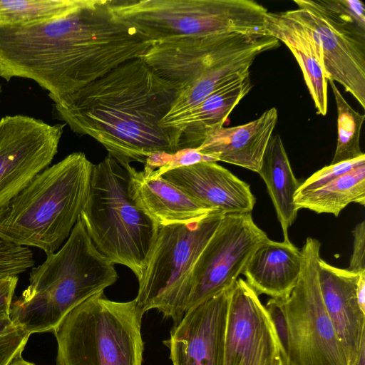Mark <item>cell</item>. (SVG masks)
<instances>
[{
    "mask_svg": "<svg viewBox=\"0 0 365 365\" xmlns=\"http://www.w3.org/2000/svg\"><path fill=\"white\" fill-rule=\"evenodd\" d=\"M143 50L140 34L108 0H83L52 19L0 26V76L31 79L56 103Z\"/></svg>",
    "mask_w": 365,
    "mask_h": 365,
    "instance_id": "1",
    "label": "cell"
},
{
    "mask_svg": "<svg viewBox=\"0 0 365 365\" xmlns=\"http://www.w3.org/2000/svg\"><path fill=\"white\" fill-rule=\"evenodd\" d=\"M177 90L142 58L126 61L54 103L57 118L124 168L179 153L180 132L160 125Z\"/></svg>",
    "mask_w": 365,
    "mask_h": 365,
    "instance_id": "2",
    "label": "cell"
},
{
    "mask_svg": "<svg viewBox=\"0 0 365 365\" xmlns=\"http://www.w3.org/2000/svg\"><path fill=\"white\" fill-rule=\"evenodd\" d=\"M118 278L114 264L96 249L79 217L62 247L31 269L10 318L30 334L53 332L72 309Z\"/></svg>",
    "mask_w": 365,
    "mask_h": 365,
    "instance_id": "3",
    "label": "cell"
},
{
    "mask_svg": "<svg viewBox=\"0 0 365 365\" xmlns=\"http://www.w3.org/2000/svg\"><path fill=\"white\" fill-rule=\"evenodd\" d=\"M93 165L74 152L41 172L0 210V236L46 255L56 252L85 206Z\"/></svg>",
    "mask_w": 365,
    "mask_h": 365,
    "instance_id": "4",
    "label": "cell"
},
{
    "mask_svg": "<svg viewBox=\"0 0 365 365\" xmlns=\"http://www.w3.org/2000/svg\"><path fill=\"white\" fill-rule=\"evenodd\" d=\"M80 218L104 257L129 268L138 280L143 277L158 227L131 200L128 173L109 155L93 165Z\"/></svg>",
    "mask_w": 365,
    "mask_h": 365,
    "instance_id": "5",
    "label": "cell"
},
{
    "mask_svg": "<svg viewBox=\"0 0 365 365\" xmlns=\"http://www.w3.org/2000/svg\"><path fill=\"white\" fill-rule=\"evenodd\" d=\"M143 314L135 299L115 302L103 292L93 295L53 331L56 365H142Z\"/></svg>",
    "mask_w": 365,
    "mask_h": 365,
    "instance_id": "6",
    "label": "cell"
},
{
    "mask_svg": "<svg viewBox=\"0 0 365 365\" xmlns=\"http://www.w3.org/2000/svg\"><path fill=\"white\" fill-rule=\"evenodd\" d=\"M113 12L157 43L222 34L267 36V10L252 0H108ZM268 36V35H267Z\"/></svg>",
    "mask_w": 365,
    "mask_h": 365,
    "instance_id": "7",
    "label": "cell"
},
{
    "mask_svg": "<svg viewBox=\"0 0 365 365\" xmlns=\"http://www.w3.org/2000/svg\"><path fill=\"white\" fill-rule=\"evenodd\" d=\"M225 214L215 212L190 224L158 227L135 298L143 314L157 309L178 323L185 313L194 266Z\"/></svg>",
    "mask_w": 365,
    "mask_h": 365,
    "instance_id": "8",
    "label": "cell"
},
{
    "mask_svg": "<svg viewBox=\"0 0 365 365\" xmlns=\"http://www.w3.org/2000/svg\"><path fill=\"white\" fill-rule=\"evenodd\" d=\"M321 244L308 237L299 278L282 299L288 328L286 365H349L323 302L319 282Z\"/></svg>",
    "mask_w": 365,
    "mask_h": 365,
    "instance_id": "9",
    "label": "cell"
},
{
    "mask_svg": "<svg viewBox=\"0 0 365 365\" xmlns=\"http://www.w3.org/2000/svg\"><path fill=\"white\" fill-rule=\"evenodd\" d=\"M268 240L251 213L225 215L194 266L185 312L232 288L252 254Z\"/></svg>",
    "mask_w": 365,
    "mask_h": 365,
    "instance_id": "10",
    "label": "cell"
},
{
    "mask_svg": "<svg viewBox=\"0 0 365 365\" xmlns=\"http://www.w3.org/2000/svg\"><path fill=\"white\" fill-rule=\"evenodd\" d=\"M287 12L311 29L322 48L328 81L341 84L365 108V28L322 0H294Z\"/></svg>",
    "mask_w": 365,
    "mask_h": 365,
    "instance_id": "11",
    "label": "cell"
},
{
    "mask_svg": "<svg viewBox=\"0 0 365 365\" xmlns=\"http://www.w3.org/2000/svg\"><path fill=\"white\" fill-rule=\"evenodd\" d=\"M64 125L21 115L0 120V210L49 167Z\"/></svg>",
    "mask_w": 365,
    "mask_h": 365,
    "instance_id": "12",
    "label": "cell"
},
{
    "mask_svg": "<svg viewBox=\"0 0 365 365\" xmlns=\"http://www.w3.org/2000/svg\"><path fill=\"white\" fill-rule=\"evenodd\" d=\"M258 296L242 278L231 289L224 365H274L282 354L272 322Z\"/></svg>",
    "mask_w": 365,
    "mask_h": 365,
    "instance_id": "13",
    "label": "cell"
},
{
    "mask_svg": "<svg viewBox=\"0 0 365 365\" xmlns=\"http://www.w3.org/2000/svg\"><path fill=\"white\" fill-rule=\"evenodd\" d=\"M267 36L233 33L181 38L153 43L142 58L178 90L220 62L258 45Z\"/></svg>",
    "mask_w": 365,
    "mask_h": 365,
    "instance_id": "14",
    "label": "cell"
},
{
    "mask_svg": "<svg viewBox=\"0 0 365 365\" xmlns=\"http://www.w3.org/2000/svg\"><path fill=\"white\" fill-rule=\"evenodd\" d=\"M231 289L187 311L164 344L173 365H224L225 336Z\"/></svg>",
    "mask_w": 365,
    "mask_h": 365,
    "instance_id": "15",
    "label": "cell"
},
{
    "mask_svg": "<svg viewBox=\"0 0 365 365\" xmlns=\"http://www.w3.org/2000/svg\"><path fill=\"white\" fill-rule=\"evenodd\" d=\"M155 172L203 205L225 215L251 213L256 202L249 184L216 162L160 167Z\"/></svg>",
    "mask_w": 365,
    "mask_h": 365,
    "instance_id": "16",
    "label": "cell"
},
{
    "mask_svg": "<svg viewBox=\"0 0 365 365\" xmlns=\"http://www.w3.org/2000/svg\"><path fill=\"white\" fill-rule=\"evenodd\" d=\"M359 274L319 260V282L327 312L344 350L354 365L365 347V313L359 307L356 282Z\"/></svg>",
    "mask_w": 365,
    "mask_h": 365,
    "instance_id": "17",
    "label": "cell"
},
{
    "mask_svg": "<svg viewBox=\"0 0 365 365\" xmlns=\"http://www.w3.org/2000/svg\"><path fill=\"white\" fill-rule=\"evenodd\" d=\"M125 168L131 200L158 227L197 222L218 212L194 200L155 170L138 171L131 165Z\"/></svg>",
    "mask_w": 365,
    "mask_h": 365,
    "instance_id": "18",
    "label": "cell"
},
{
    "mask_svg": "<svg viewBox=\"0 0 365 365\" xmlns=\"http://www.w3.org/2000/svg\"><path fill=\"white\" fill-rule=\"evenodd\" d=\"M273 107L258 118L234 127L211 131L196 150L217 161H222L258 173L277 122Z\"/></svg>",
    "mask_w": 365,
    "mask_h": 365,
    "instance_id": "19",
    "label": "cell"
},
{
    "mask_svg": "<svg viewBox=\"0 0 365 365\" xmlns=\"http://www.w3.org/2000/svg\"><path fill=\"white\" fill-rule=\"evenodd\" d=\"M267 35L287 46L297 61L317 113H327V84L323 57L316 34L287 11L269 12L264 19Z\"/></svg>",
    "mask_w": 365,
    "mask_h": 365,
    "instance_id": "20",
    "label": "cell"
},
{
    "mask_svg": "<svg viewBox=\"0 0 365 365\" xmlns=\"http://www.w3.org/2000/svg\"><path fill=\"white\" fill-rule=\"evenodd\" d=\"M279 46L275 38L267 36L255 47L232 56L177 90L170 109L160 125L173 128L176 123L218 89L250 74V68L255 58L264 51Z\"/></svg>",
    "mask_w": 365,
    "mask_h": 365,
    "instance_id": "21",
    "label": "cell"
},
{
    "mask_svg": "<svg viewBox=\"0 0 365 365\" xmlns=\"http://www.w3.org/2000/svg\"><path fill=\"white\" fill-rule=\"evenodd\" d=\"M302 259L301 251L291 242L269 239L252 254L242 274L258 295L284 299L298 282Z\"/></svg>",
    "mask_w": 365,
    "mask_h": 365,
    "instance_id": "22",
    "label": "cell"
},
{
    "mask_svg": "<svg viewBox=\"0 0 365 365\" xmlns=\"http://www.w3.org/2000/svg\"><path fill=\"white\" fill-rule=\"evenodd\" d=\"M250 75L215 91L175 124L172 128L180 134L179 152L197 150L208 133L223 126L232 110L251 90Z\"/></svg>",
    "mask_w": 365,
    "mask_h": 365,
    "instance_id": "23",
    "label": "cell"
},
{
    "mask_svg": "<svg viewBox=\"0 0 365 365\" xmlns=\"http://www.w3.org/2000/svg\"><path fill=\"white\" fill-rule=\"evenodd\" d=\"M259 175L264 180L280 223L284 242L299 209L294 198L300 182L296 178L279 135L272 136L265 150Z\"/></svg>",
    "mask_w": 365,
    "mask_h": 365,
    "instance_id": "24",
    "label": "cell"
},
{
    "mask_svg": "<svg viewBox=\"0 0 365 365\" xmlns=\"http://www.w3.org/2000/svg\"><path fill=\"white\" fill-rule=\"evenodd\" d=\"M299 210L307 209L318 214L335 217L352 202L365 205V164L344 173L327 185L307 193L295 195Z\"/></svg>",
    "mask_w": 365,
    "mask_h": 365,
    "instance_id": "25",
    "label": "cell"
},
{
    "mask_svg": "<svg viewBox=\"0 0 365 365\" xmlns=\"http://www.w3.org/2000/svg\"><path fill=\"white\" fill-rule=\"evenodd\" d=\"M83 0H0V26L31 24L64 15Z\"/></svg>",
    "mask_w": 365,
    "mask_h": 365,
    "instance_id": "26",
    "label": "cell"
},
{
    "mask_svg": "<svg viewBox=\"0 0 365 365\" xmlns=\"http://www.w3.org/2000/svg\"><path fill=\"white\" fill-rule=\"evenodd\" d=\"M328 82L330 83L337 110V140L331 162V164H335L364 154L360 148V135L365 116L348 103L334 81Z\"/></svg>",
    "mask_w": 365,
    "mask_h": 365,
    "instance_id": "27",
    "label": "cell"
},
{
    "mask_svg": "<svg viewBox=\"0 0 365 365\" xmlns=\"http://www.w3.org/2000/svg\"><path fill=\"white\" fill-rule=\"evenodd\" d=\"M31 334L24 327L6 318L0 321V365H9L21 356Z\"/></svg>",
    "mask_w": 365,
    "mask_h": 365,
    "instance_id": "28",
    "label": "cell"
},
{
    "mask_svg": "<svg viewBox=\"0 0 365 365\" xmlns=\"http://www.w3.org/2000/svg\"><path fill=\"white\" fill-rule=\"evenodd\" d=\"M35 264L33 252L0 236V279L18 276Z\"/></svg>",
    "mask_w": 365,
    "mask_h": 365,
    "instance_id": "29",
    "label": "cell"
},
{
    "mask_svg": "<svg viewBox=\"0 0 365 365\" xmlns=\"http://www.w3.org/2000/svg\"><path fill=\"white\" fill-rule=\"evenodd\" d=\"M363 164H365V154L352 160L324 166L300 183L295 195H301L317 190Z\"/></svg>",
    "mask_w": 365,
    "mask_h": 365,
    "instance_id": "30",
    "label": "cell"
},
{
    "mask_svg": "<svg viewBox=\"0 0 365 365\" xmlns=\"http://www.w3.org/2000/svg\"><path fill=\"white\" fill-rule=\"evenodd\" d=\"M264 307L274 325L285 361L288 351V328L282 299L271 298Z\"/></svg>",
    "mask_w": 365,
    "mask_h": 365,
    "instance_id": "31",
    "label": "cell"
},
{
    "mask_svg": "<svg viewBox=\"0 0 365 365\" xmlns=\"http://www.w3.org/2000/svg\"><path fill=\"white\" fill-rule=\"evenodd\" d=\"M353 251L347 269L359 274L365 271V221L357 224L352 231Z\"/></svg>",
    "mask_w": 365,
    "mask_h": 365,
    "instance_id": "32",
    "label": "cell"
},
{
    "mask_svg": "<svg viewBox=\"0 0 365 365\" xmlns=\"http://www.w3.org/2000/svg\"><path fill=\"white\" fill-rule=\"evenodd\" d=\"M329 8L349 16L365 28V6L359 0H322Z\"/></svg>",
    "mask_w": 365,
    "mask_h": 365,
    "instance_id": "33",
    "label": "cell"
},
{
    "mask_svg": "<svg viewBox=\"0 0 365 365\" xmlns=\"http://www.w3.org/2000/svg\"><path fill=\"white\" fill-rule=\"evenodd\" d=\"M18 281V276L0 279V321L10 317L11 307Z\"/></svg>",
    "mask_w": 365,
    "mask_h": 365,
    "instance_id": "34",
    "label": "cell"
},
{
    "mask_svg": "<svg viewBox=\"0 0 365 365\" xmlns=\"http://www.w3.org/2000/svg\"><path fill=\"white\" fill-rule=\"evenodd\" d=\"M356 295L359 308L365 313V271L359 274Z\"/></svg>",
    "mask_w": 365,
    "mask_h": 365,
    "instance_id": "35",
    "label": "cell"
},
{
    "mask_svg": "<svg viewBox=\"0 0 365 365\" xmlns=\"http://www.w3.org/2000/svg\"><path fill=\"white\" fill-rule=\"evenodd\" d=\"M9 365H36L32 362L28 361L22 358V356H19L15 359Z\"/></svg>",
    "mask_w": 365,
    "mask_h": 365,
    "instance_id": "36",
    "label": "cell"
},
{
    "mask_svg": "<svg viewBox=\"0 0 365 365\" xmlns=\"http://www.w3.org/2000/svg\"><path fill=\"white\" fill-rule=\"evenodd\" d=\"M365 347L363 348L360 352L359 356L358 358V360L356 361V364L354 365H365L364 360H365Z\"/></svg>",
    "mask_w": 365,
    "mask_h": 365,
    "instance_id": "37",
    "label": "cell"
},
{
    "mask_svg": "<svg viewBox=\"0 0 365 365\" xmlns=\"http://www.w3.org/2000/svg\"><path fill=\"white\" fill-rule=\"evenodd\" d=\"M274 365H286L282 354L279 356Z\"/></svg>",
    "mask_w": 365,
    "mask_h": 365,
    "instance_id": "38",
    "label": "cell"
},
{
    "mask_svg": "<svg viewBox=\"0 0 365 365\" xmlns=\"http://www.w3.org/2000/svg\"><path fill=\"white\" fill-rule=\"evenodd\" d=\"M0 93H1V86H0Z\"/></svg>",
    "mask_w": 365,
    "mask_h": 365,
    "instance_id": "39",
    "label": "cell"
}]
</instances>
